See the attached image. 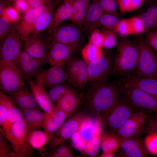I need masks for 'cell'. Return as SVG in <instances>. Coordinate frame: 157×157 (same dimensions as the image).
I'll use <instances>...</instances> for the list:
<instances>
[{
    "mask_svg": "<svg viewBox=\"0 0 157 157\" xmlns=\"http://www.w3.org/2000/svg\"><path fill=\"white\" fill-rule=\"evenodd\" d=\"M60 0L50 4L38 17L33 34H39L47 29L52 20L53 13Z\"/></svg>",
    "mask_w": 157,
    "mask_h": 157,
    "instance_id": "f1b7e54d",
    "label": "cell"
},
{
    "mask_svg": "<svg viewBox=\"0 0 157 157\" xmlns=\"http://www.w3.org/2000/svg\"><path fill=\"white\" fill-rule=\"evenodd\" d=\"M24 42L23 51L33 57L39 58L47 55L51 42L49 36L39 34L28 36Z\"/></svg>",
    "mask_w": 157,
    "mask_h": 157,
    "instance_id": "e0dca14e",
    "label": "cell"
},
{
    "mask_svg": "<svg viewBox=\"0 0 157 157\" xmlns=\"http://www.w3.org/2000/svg\"><path fill=\"white\" fill-rule=\"evenodd\" d=\"M50 4L32 7L22 15L20 19L13 25L23 40L27 36L32 34L38 17Z\"/></svg>",
    "mask_w": 157,
    "mask_h": 157,
    "instance_id": "9a60e30c",
    "label": "cell"
},
{
    "mask_svg": "<svg viewBox=\"0 0 157 157\" xmlns=\"http://www.w3.org/2000/svg\"><path fill=\"white\" fill-rule=\"evenodd\" d=\"M23 118L27 126L28 134L31 132L42 128L44 112L38 108L22 110Z\"/></svg>",
    "mask_w": 157,
    "mask_h": 157,
    "instance_id": "83f0119b",
    "label": "cell"
},
{
    "mask_svg": "<svg viewBox=\"0 0 157 157\" xmlns=\"http://www.w3.org/2000/svg\"><path fill=\"white\" fill-rule=\"evenodd\" d=\"M47 55L41 58H36L23 51L18 58L16 67L23 77L29 79L35 76L47 63Z\"/></svg>",
    "mask_w": 157,
    "mask_h": 157,
    "instance_id": "2e32d148",
    "label": "cell"
},
{
    "mask_svg": "<svg viewBox=\"0 0 157 157\" xmlns=\"http://www.w3.org/2000/svg\"><path fill=\"white\" fill-rule=\"evenodd\" d=\"M6 95L3 92H0V125L1 128L4 127L7 123L8 106Z\"/></svg>",
    "mask_w": 157,
    "mask_h": 157,
    "instance_id": "b9f144b4",
    "label": "cell"
},
{
    "mask_svg": "<svg viewBox=\"0 0 157 157\" xmlns=\"http://www.w3.org/2000/svg\"><path fill=\"white\" fill-rule=\"evenodd\" d=\"M136 43L140 51L137 74L143 77L156 78L157 53L143 38H139Z\"/></svg>",
    "mask_w": 157,
    "mask_h": 157,
    "instance_id": "ba28073f",
    "label": "cell"
},
{
    "mask_svg": "<svg viewBox=\"0 0 157 157\" xmlns=\"http://www.w3.org/2000/svg\"><path fill=\"white\" fill-rule=\"evenodd\" d=\"M104 12L97 0L90 3L86 16L83 24L85 29L92 32L98 27L100 19Z\"/></svg>",
    "mask_w": 157,
    "mask_h": 157,
    "instance_id": "484cf974",
    "label": "cell"
},
{
    "mask_svg": "<svg viewBox=\"0 0 157 157\" xmlns=\"http://www.w3.org/2000/svg\"><path fill=\"white\" fill-rule=\"evenodd\" d=\"M87 10H80L73 12L69 19L74 24L81 27L85 18Z\"/></svg>",
    "mask_w": 157,
    "mask_h": 157,
    "instance_id": "f5cc1de1",
    "label": "cell"
},
{
    "mask_svg": "<svg viewBox=\"0 0 157 157\" xmlns=\"http://www.w3.org/2000/svg\"><path fill=\"white\" fill-rule=\"evenodd\" d=\"M149 114L137 111L130 115L121 126L113 132L119 140L135 136L144 130Z\"/></svg>",
    "mask_w": 157,
    "mask_h": 157,
    "instance_id": "4fadbf2b",
    "label": "cell"
},
{
    "mask_svg": "<svg viewBox=\"0 0 157 157\" xmlns=\"http://www.w3.org/2000/svg\"><path fill=\"white\" fill-rule=\"evenodd\" d=\"M83 94L71 87L69 90L55 104L69 116L78 110Z\"/></svg>",
    "mask_w": 157,
    "mask_h": 157,
    "instance_id": "44dd1931",
    "label": "cell"
},
{
    "mask_svg": "<svg viewBox=\"0 0 157 157\" xmlns=\"http://www.w3.org/2000/svg\"><path fill=\"white\" fill-rule=\"evenodd\" d=\"M69 0L70 1H71L74 0ZM83 0V1H87V2H90V0Z\"/></svg>",
    "mask_w": 157,
    "mask_h": 157,
    "instance_id": "94428289",
    "label": "cell"
},
{
    "mask_svg": "<svg viewBox=\"0 0 157 157\" xmlns=\"http://www.w3.org/2000/svg\"><path fill=\"white\" fill-rule=\"evenodd\" d=\"M13 7L18 11L19 14H24L31 7L27 0H13Z\"/></svg>",
    "mask_w": 157,
    "mask_h": 157,
    "instance_id": "11a10c76",
    "label": "cell"
},
{
    "mask_svg": "<svg viewBox=\"0 0 157 157\" xmlns=\"http://www.w3.org/2000/svg\"><path fill=\"white\" fill-rule=\"evenodd\" d=\"M104 13L117 14V2L115 0H97Z\"/></svg>",
    "mask_w": 157,
    "mask_h": 157,
    "instance_id": "f6af8a7d",
    "label": "cell"
},
{
    "mask_svg": "<svg viewBox=\"0 0 157 157\" xmlns=\"http://www.w3.org/2000/svg\"><path fill=\"white\" fill-rule=\"evenodd\" d=\"M147 134H157V114H149L144 127Z\"/></svg>",
    "mask_w": 157,
    "mask_h": 157,
    "instance_id": "7dc6e473",
    "label": "cell"
},
{
    "mask_svg": "<svg viewBox=\"0 0 157 157\" xmlns=\"http://www.w3.org/2000/svg\"><path fill=\"white\" fill-rule=\"evenodd\" d=\"M34 82L45 89L67 81L65 67L52 66L42 69L35 76Z\"/></svg>",
    "mask_w": 157,
    "mask_h": 157,
    "instance_id": "5bb4252c",
    "label": "cell"
},
{
    "mask_svg": "<svg viewBox=\"0 0 157 157\" xmlns=\"http://www.w3.org/2000/svg\"><path fill=\"white\" fill-rule=\"evenodd\" d=\"M23 41L13 26L1 47L0 64L16 67Z\"/></svg>",
    "mask_w": 157,
    "mask_h": 157,
    "instance_id": "52a82bcc",
    "label": "cell"
},
{
    "mask_svg": "<svg viewBox=\"0 0 157 157\" xmlns=\"http://www.w3.org/2000/svg\"><path fill=\"white\" fill-rule=\"evenodd\" d=\"M23 76L15 67L0 64L1 88L8 94L23 88Z\"/></svg>",
    "mask_w": 157,
    "mask_h": 157,
    "instance_id": "7c38bea8",
    "label": "cell"
},
{
    "mask_svg": "<svg viewBox=\"0 0 157 157\" xmlns=\"http://www.w3.org/2000/svg\"><path fill=\"white\" fill-rule=\"evenodd\" d=\"M156 78L157 79V76L156 77Z\"/></svg>",
    "mask_w": 157,
    "mask_h": 157,
    "instance_id": "be15d7a7",
    "label": "cell"
},
{
    "mask_svg": "<svg viewBox=\"0 0 157 157\" xmlns=\"http://www.w3.org/2000/svg\"><path fill=\"white\" fill-rule=\"evenodd\" d=\"M121 86L123 88H134L140 89L157 98V79L145 77L137 74L127 77Z\"/></svg>",
    "mask_w": 157,
    "mask_h": 157,
    "instance_id": "ffe728a7",
    "label": "cell"
},
{
    "mask_svg": "<svg viewBox=\"0 0 157 157\" xmlns=\"http://www.w3.org/2000/svg\"><path fill=\"white\" fill-rule=\"evenodd\" d=\"M4 16L0 17V42H3L11 30L13 25Z\"/></svg>",
    "mask_w": 157,
    "mask_h": 157,
    "instance_id": "ee69618b",
    "label": "cell"
},
{
    "mask_svg": "<svg viewBox=\"0 0 157 157\" xmlns=\"http://www.w3.org/2000/svg\"><path fill=\"white\" fill-rule=\"evenodd\" d=\"M6 98L8 106V110L7 123L5 127L24 119L22 113L12 100L6 95Z\"/></svg>",
    "mask_w": 157,
    "mask_h": 157,
    "instance_id": "836d02e7",
    "label": "cell"
},
{
    "mask_svg": "<svg viewBox=\"0 0 157 157\" xmlns=\"http://www.w3.org/2000/svg\"><path fill=\"white\" fill-rule=\"evenodd\" d=\"M52 136L44 130H37L28 134V140L32 148L41 151L47 144Z\"/></svg>",
    "mask_w": 157,
    "mask_h": 157,
    "instance_id": "4dcf8cb0",
    "label": "cell"
},
{
    "mask_svg": "<svg viewBox=\"0 0 157 157\" xmlns=\"http://www.w3.org/2000/svg\"><path fill=\"white\" fill-rule=\"evenodd\" d=\"M149 3L144 11L139 16L148 31L154 30L157 25V1Z\"/></svg>",
    "mask_w": 157,
    "mask_h": 157,
    "instance_id": "f546056e",
    "label": "cell"
},
{
    "mask_svg": "<svg viewBox=\"0 0 157 157\" xmlns=\"http://www.w3.org/2000/svg\"><path fill=\"white\" fill-rule=\"evenodd\" d=\"M113 31L122 37L132 34L129 19H120Z\"/></svg>",
    "mask_w": 157,
    "mask_h": 157,
    "instance_id": "60d3db41",
    "label": "cell"
},
{
    "mask_svg": "<svg viewBox=\"0 0 157 157\" xmlns=\"http://www.w3.org/2000/svg\"><path fill=\"white\" fill-rule=\"evenodd\" d=\"M118 8L122 13L135 10L144 2L143 0H117Z\"/></svg>",
    "mask_w": 157,
    "mask_h": 157,
    "instance_id": "8d00e7d4",
    "label": "cell"
},
{
    "mask_svg": "<svg viewBox=\"0 0 157 157\" xmlns=\"http://www.w3.org/2000/svg\"><path fill=\"white\" fill-rule=\"evenodd\" d=\"M88 116L79 111L65 120L57 132L53 135L47 144L51 151L65 142L79 130Z\"/></svg>",
    "mask_w": 157,
    "mask_h": 157,
    "instance_id": "5b68a950",
    "label": "cell"
},
{
    "mask_svg": "<svg viewBox=\"0 0 157 157\" xmlns=\"http://www.w3.org/2000/svg\"><path fill=\"white\" fill-rule=\"evenodd\" d=\"M89 43L101 48L103 47V39L101 32L98 28L93 30L90 34Z\"/></svg>",
    "mask_w": 157,
    "mask_h": 157,
    "instance_id": "816d5d0a",
    "label": "cell"
},
{
    "mask_svg": "<svg viewBox=\"0 0 157 157\" xmlns=\"http://www.w3.org/2000/svg\"><path fill=\"white\" fill-rule=\"evenodd\" d=\"M72 150L71 146L64 143L44 156L48 157H64L66 153Z\"/></svg>",
    "mask_w": 157,
    "mask_h": 157,
    "instance_id": "681fc988",
    "label": "cell"
},
{
    "mask_svg": "<svg viewBox=\"0 0 157 157\" xmlns=\"http://www.w3.org/2000/svg\"><path fill=\"white\" fill-rule=\"evenodd\" d=\"M102 131L101 117L88 116L78 132L81 138L87 143L95 136H100Z\"/></svg>",
    "mask_w": 157,
    "mask_h": 157,
    "instance_id": "603a6c76",
    "label": "cell"
},
{
    "mask_svg": "<svg viewBox=\"0 0 157 157\" xmlns=\"http://www.w3.org/2000/svg\"><path fill=\"white\" fill-rule=\"evenodd\" d=\"M78 110L88 116L100 117L122 95L121 87L116 81L88 82Z\"/></svg>",
    "mask_w": 157,
    "mask_h": 157,
    "instance_id": "6da1fadb",
    "label": "cell"
},
{
    "mask_svg": "<svg viewBox=\"0 0 157 157\" xmlns=\"http://www.w3.org/2000/svg\"><path fill=\"white\" fill-rule=\"evenodd\" d=\"M71 87L65 83L56 85L51 88L47 92L50 101L53 104H56Z\"/></svg>",
    "mask_w": 157,
    "mask_h": 157,
    "instance_id": "e575fe53",
    "label": "cell"
},
{
    "mask_svg": "<svg viewBox=\"0 0 157 157\" xmlns=\"http://www.w3.org/2000/svg\"><path fill=\"white\" fill-rule=\"evenodd\" d=\"M81 54L83 60L88 64L103 56L104 53L102 48L89 43L82 49Z\"/></svg>",
    "mask_w": 157,
    "mask_h": 157,
    "instance_id": "d6a6232c",
    "label": "cell"
},
{
    "mask_svg": "<svg viewBox=\"0 0 157 157\" xmlns=\"http://www.w3.org/2000/svg\"><path fill=\"white\" fill-rule=\"evenodd\" d=\"M63 2L57 8L53 14L51 22L47 29L48 32L51 31L67 19L72 14V4L68 0Z\"/></svg>",
    "mask_w": 157,
    "mask_h": 157,
    "instance_id": "4316f807",
    "label": "cell"
},
{
    "mask_svg": "<svg viewBox=\"0 0 157 157\" xmlns=\"http://www.w3.org/2000/svg\"><path fill=\"white\" fill-rule=\"evenodd\" d=\"M70 1L72 4V13L78 11L87 10L90 4V2L82 0H74Z\"/></svg>",
    "mask_w": 157,
    "mask_h": 157,
    "instance_id": "9f6ffc18",
    "label": "cell"
},
{
    "mask_svg": "<svg viewBox=\"0 0 157 157\" xmlns=\"http://www.w3.org/2000/svg\"><path fill=\"white\" fill-rule=\"evenodd\" d=\"M75 48L58 42H51L47 54V63L52 66L66 65L72 59Z\"/></svg>",
    "mask_w": 157,
    "mask_h": 157,
    "instance_id": "ac0fdd59",
    "label": "cell"
},
{
    "mask_svg": "<svg viewBox=\"0 0 157 157\" xmlns=\"http://www.w3.org/2000/svg\"><path fill=\"white\" fill-rule=\"evenodd\" d=\"M58 0H27L31 7H35L51 3Z\"/></svg>",
    "mask_w": 157,
    "mask_h": 157,
    "instance_id": "6f0895ef",
    "label": "cell"
},
{
    "mask_svg": "<svg viewBox=\"0 0 157 157\" xmlns=\"http://www.w3.org/2000/svg\"><path fill=\"white\" fill-rule=\"evenodd\" d=\"M143 1L144 2H147L149 3L152 1H157V0H143Z\"/></svg>",
    "mask_w": 157,
    "mask_h": 157,
    "instance_id": "91938a15",
    "label": "cell"
},
{
    "mask_svg": "<svg viewBox=\"0 0 157 157\" xmlns=\"http://www.w3.org/2000/svg\"><path fill=\"white\" fill-rule=\"evenodd\" d=\"M69 138L72 146L84 154V150L86 143L81 138L78 131L72 135Z\"/></svg>",
    "mask_w": 157,
    "mask_h": 157,
    "instance_id": "f907efd6",
    "label": "cell"
},
{
    "mask_svg": "<svg viewBox=\"0 0 157 157\" xmlns=\"http://www.w3.org/2000/svg\"><path fill=\"white\" fill-rule=\"evenodd\" d=\"M154 30L157 31V25Z\"/></svg>",
    "mask_w": 157,
    "mask_h": 157,
    "instance_id": "6125c7cd",
    "label": "cell"
},
{
    "mask_svg": "<svg viewBox=\"0 0 157 157\" xmlns=\"http://www.w3.org/2000/svg\"><path fill=\"white\" fill-rule=\"evenodd\" d=\"M3 15L11 23L18 22L21 16L17 9L13 6H9L5 9Z\"/></svg>",
    "mask_w": 157,
    "mask_h": 157,
    "instance_id": "c3c4849f",
    "label": "cell"
},
{
    "mask_svg": "<svg viewBox=\"0 0 157 157\" xmlns=\"http://www.w3.org/2000/svg\"><path fill=\"white\" fill-rule=\"evenodd\" d=\"M144 40L153 49L157 51V31L153 30L148 31Z\"/></svg>",
    "mask_w": 157,
    "mask_h": 157,
    "instance_id": "db71d44e",
    "label": "cell"
},
{
    "mask_svg": "<svg viewBox=\"0 0 157 157\" xmlns=\"http://www.w3.org/2000/svg\"><path fill=\"white\" fill-rule=\"evenodd\" d=\"M67 115L54 105V110L51 113L44 112L42 128L44 130L53 135L66 120Z\"/></svg>",
    "mask_w": 157,
    "mask_h": 157,
    "instance_id": "7402d4cb",
    "label": "cell"
},
{
    "mask_svg": "<svg viewBox=\"0 0 157 157\" xmlns=\"http://www.w3.org/2000/svg\"><path fill=\"white\" fill-rule=\"evenodd\" d=\"M117 156L120 157H147L148 151L142 142L135 136L119 140Z\"/></svg>",
    "mask_w": 157,
    "mask_h": 157,
    "instance_id": "d6986e66",
    "label": "cell"
},
{
    "mask_svg": "<svg viewBox=\"0 0 157 157\" xmlns=\"http://www.w3.org/2000/svg\"><path fill=\"white\" fill-rule=\"evenodd\" d=\"M132 34H140L146 31L140 17L135 16L129 18Z\"/></svg>",
    "mask_w": 157,
    "mask_h": 157,
    "instance_id": "bcb514c9",
    "label": "cell"
},
{
    "mask_svg": "<svg viewBox=\"0 0 157 157\" xmlns=\"http://www.w3.org/2000/svg\"><path fill=\"white\" fill-rule=\"evenodd\" d=\"M144 144L149 152L157 155V134L151 133L147 134L144 140Z\"/></svg>",
    "mask_w": 157,
    "mask_h": 157,
    "instance_id": "7bdbcfd3",
    "label": "cell"
},
{
    "mask_svg": "<svg viewBox=\"0 0 157 157\" xmlns=\"http://www.w3.org/2000/svg\"><path fill=\"white\" fill-rule=\"evenodd\" d=\"M99 156L100 157H115V156L113 153L103 152Z\"/></svg>",
    "mask_w": 157,
    "mask_h": 157,
    "instance_id": "680465c9",
    "label": "cell"
},
{
    "mask_svg": "<svg viewBox=\"0 0 157 157\" xmlns=\"http://www.w3.org/2000/svg\"><path fill=\"white\" fill-rule=\"evenodd\" d=\"M120 20L117 14L104 13L100 19L98 27L102 26L113 30Z\"/></svg>",
    "mask_w": 157,
    "mask_h": 157,
    "instance_id": "74e56055",
    "label": "cell"
},
{
    "mask_svg": "<svg viewBox=\"0 0 157 157\" xmlns=\"http://www.w3.org/2000/svg\"><path fill=\"white\" fill-rule=\"evenodd\" d=\"M51 42L60 43L76 48L83 36L81 27L74 24H60L48 32Z\"/></svg>",
    "mask_w": 157,
    "mask_h": 157,
    "instance_id": "9c48e42d",
    "label": "cell"
},
{
    "mask_svg": "<svg viewBox=\"0 0 157 157\" xmlns=\"http://www.w3.org/2000/svg\"><path fill=\"white\" fill-rule=\"evenodd\" d=\"M65 67L67 81L83 90L88 83L87 64L83 60L72 58Z\"/></svg>",
    "mask_w": 157,
    "mask_h": 157,
    "instance_id": "8fae6325",
    "label": "cell"
},
{
    "mask_svg": "<svg viewBox=\"0 0 157 157\" xmlns=\"http://www.w3.org/2000/svg\"><path fill=\"white\" fill-rule=\"evenodd\" d=\"M29 83L31 92L39 107L45 112H53L55 104L50 101L45 89L31 80H29Z\"/></svg>",
    "mask_w": 157,
    "mask_h": 157,
    "instance_id": "cb8c5ba5",
    "label": "cell"
},
{
    "mask_svg": "<svg viewBox=\"0 0 157 157\" xmlns=\"http://www.w3.org/2000/svg\"><path fill=\"white\" fill-rule=\"evenodd\" d=\"M139 111L122 95L111 107L101 115L102 131L115 132L130 115Z\"/></svg>",
    "mask_w": 157,
    "mask_h": 157,
    "instance_id": "3957f363",
    "label": "cell"
},
{
    "mask_svg": "<svg viewBox=\"0 0 157 157\" xmlns=\"http://www.w3.org/2000/svg\"><path fill=\"white\" fill-rule=\"evenodd\" d=\"M117 45L112 74L127 77L137 74L140 55L137 43L121 36Z\"/></svg>",
    "mask_w": 157,
    "mask_h": 157,
    "instance_id": "7a4b0ae2",
    "label": "cell"
},
{
    "mask_svg": "<svg viewBox=\"0 0 157 157\" xmlns=\"http://www.w3.org/2000/svg\"><path fill=\"white\" fill-rule=\"evenodd\" d=\"M114 58L104 53L102 56L87 64L88 82H107L112 74Z\"/></svg>",
    "mask_w": 157,
    "mask_h": 157,
    "instance_id": "30bf717a",
    "label": "cell"
},
{
    "mask_svg": "<svg viewBox=\"0 0 157 157\" xmlns=\"http://www.w3.org/2000/svg\"><path fill=\"white\" fill-rule=\"evenodd\" d=\"M121 87L122 96L139 111L157 114V98L138 88Z\"/></svg>",
    "mask_w": 157,
    "mask_h": 157,
    "instance_id": "8992f818",
    "label": "cell"
},
{
    "mask_svg": "<svg viewBox=\"0 0 157 157\" xmlns=\"http://www.w3.org/2000/svg\"><path fill=\"white\" fill-rule=\"evenodd\" d=\"M100 138L103 152L113 153L118 149L119 140L113 132L102 131Z\"/></svg>",
    "mask_w": 157,
    "mask_h": 157,
    "instance_id": "1f68e13d",
    "label": "cell"
},
{
    "mask_svg": "<svg viewBox=\"0 0 157 157\" xmlns=\"http://www.w3.org/2000/svg\"><path fill=\"white\" fill-rule=\"evenodd\" d=\"M100 147V136H95L86 143L84 154L90 157L95 156L98 154Z\"/></svg>",
    "mask_w": 157,
    "mask_h": 157,
    "instance_id": "f35d334b",
    "label": "cell"
},
{
    "mask_svg": "<svg viewBox=\"0 0 157 157\" xmlns=\"http://www.w3.org/2000/svg\"><path fill=\"white\" fill-rule=\"evenodd\" d=\"M101 31L103 37V47L110 49L117 45V39L115 32L104 27Z\"/></svg>",
    "mask_w": 157,
    "mask_h": 157,
    "instance_id": "d590c367",
    "label": "cell"
},
{
    "mask_svg": "<svg viewBox=\"0 0 157 157\" xmlns=\"http://www.w3.org/2000/svg\"><path fill=\"white\" fill-rule=\"evenodd\" d=\"M9 94L10 98L22 110L38 108L39 106L32 92L22 88Z\"/></svg>",
    "mask_w": 157,
    "mask_h": 157,
    "instance_id": "d4e9b609",
    "label": "cell"
},
{
    "mask_svg": "<svg viewBox=\"0 0 157 157\" xmlns=\"http://www.w3.org/2000/svg\"><path fill=\"white\" fill-rule=\"evenodd\" d=\"M6 139V138L0 132V157H20Z\"/></svg>",
    "mask_w": 157,
    "mask_h": 157,
    "instance_id": "ab89813d",
    "label": "cell"
},
{
    "mask_svg": "<svg viewBox=\"0 0 157 157\" xmlns=\"http://www.w3.org/2000/svg\"><path fill=\"white\" fill-rule=\"evenodd\" d=\"M0 132L20 157L33 156L32 148L28 140V132L24 119L0 128Z\"/></svg>",
    "mask_w": 157,
    "mask_h": 157,
    "instance_id": "277c9868",
    "label": "cell"
}]
</instances>
